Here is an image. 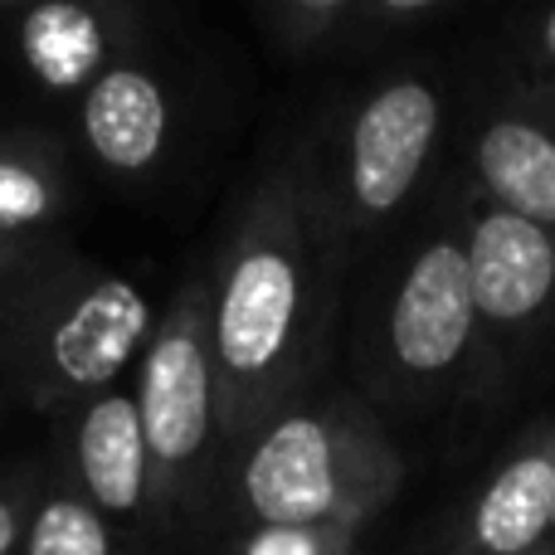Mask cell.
<instances>
[{"label":"cell","instance_id":"cell-1","mask_svg":"<svg viewBox=\"0 0 555 555\" xmlns=\"http://www.w3.org/2000/svg\"><path fill=\"white\" fill-rule=\"evenodd\" d=\"M351 234L307 162L278 166L249 195L210 283V356L220 434H259L307 395L336 322Z\"/></svg>","mask_w":555,"mask_h":555},{"label":"cell","instance_id":"cell-2","mask_svg":"<svg viewBox=\"0 0 555 555\" xmlns=\"http://www.w3.org/2000/svg\"><path fill=\"white\" fill-rule=\"evenodd\" d=\"M404 488V453L361 395H297L254 434L240 498L254 527H371Z\"/></svg>","mask_w":555,"mask_h":555},{"label":"cell","instance_id":"cell-3","mask_svg":"<svg viewBox=\"0 0 555 555\" xmlns=\"http://www.w3.org/2000/svg\"><path fill=\"white\" fill-rule=\"evenodd\" d=\"M478 312L468 293L463 224H443L410 259L395 263L371 322L361 326V375L371 395L395 404L439 400L478 351Z\"/></svg>","mask_w":555,"mask_h":555},{"label":"cell","instance_id":"cell-4","mask_svg":"<svg viewBox=\"0 0 555 555\" xmlns=\"http://www.w3.org/2000/svg\"><path fill=\"white\" fill-rule=\"evenodd\" d=\"M449 98L424 68H395L371 83L341 122L326 195L346 234H365L404 210L434 162Z\"/></svg>","mask_w":555,"mask_h":555},{"label":"cell","instance_id":"cell-5","mask_svg":"<svg viewBox=\"0 0 555 555\" xmlns=\"http://www.w3.org/2000/svg\"><path fill=\"white\" fill-rule=\"evenodd\" d=\"M137 414L152 459V502L171 507L201 473L205 449L220 434V395H215L210 356V283L195 278L171 297L137 375Z\"/></svg>","mask_w":555,"mask_h":555},{"label":"cell","instance_id":"cell-6","mask_svg":"<svg viewBox=\"0 0 555 555\" xmlns=\"http://www.w3.org/2000/svg\"><path fill=\"white\" fill-rule=\"evenodd\" d=\"M463 259L478 312V336L517 341L555 297V230L478 201L463 215Z\"/></svg>","mask_w":555,"mask_h":555},{"label":"cell","instance_id":"cell-7","mask_svg":"<svg viewBox=\"0 0 555 555\" xmlns=\"http://www.w3.org/2000/svg\"><path fill=\"white\" fill-rule=\"evenodd\" d=\"M468 166L488 205L555 230V78H531L492 107Z\"/></svg>","mask_w":555,"mask_h":555},{"label":"cell","instance_id":"cell-8","mask_svg":"<svg viewBox=\"0 0 555 555\" xmlns=\"http://www.w3.org/2000/svg\"><path fill=\"white\" fill-rule=\"evenodd\" d=\"M152 336V302L132 278H98L49 326L44 361L68 395L107 390Z\"/></svg>","mask_w":555,"mask_h":555},{"label":"cell","instance_id":"cell-9","mask_svg":"<svg viewBox=\"0 0 555 555\" xmlns=\"http://www.w3.org/2000/svg\"><path fill=\"white\" fill-rule=\"evenodd\" d=\"M555 429H537L498 463L463 517L459 555H527L551 541Z\"/></svg>","mask_w":555,"mask_h":555},{"label":"cell","instance_id":"cell-10","mask_svg":"<svg viewBox=\"0 0 555 555\" xmlns=\"http://www.w3.org/2000/svg\"><path fill=\"white\" fill-rule=\"evenodd\" d=\"M78 478L103 517H137L152 498V459L137 400L122 390L98 395L78 420Z\"/></svg>","mask_w":555,"mask_h":555},{"label":"cell","instance_id":"cell-11","mask_svg":"<svg viewBox=\"0 0 555 555\" xmlns=\"http://www.w3.org/2000/svg\"><path fill=\"white\" fill-rule=\"evenodd\" d=\"M171 107L146 68H103L83 98V137L107 171L137 176L162 162Z\"/></svg>","mask_w":555,"mask_h":555},{"label":"cell","instance_id":"cell-12","mask_svg":"<svg viewBox=\"0 0 555 555\" xmlns=\"http://www.w3.org/2000/svg\"><path fill=\"white\" fill-rule=\"evenodd\" d=\"M20 54L39 83L68 93V88L103 74L107 29L88 5L49 0V5L25 10V20H20Z\"/></svg>","mask_w":555,"mask_h":555},{"label":"cell","instance_id":"cell-13","mask_svg":"<svg viewBox=\"0 0 555 555\" xmlns=\"http://www.w3.org/2000/svg\"><path fill=\"white\" fill-rule=\"evenodd\" d=\"M25 555H113L107 517L88 498H49L25 531Z\"/></svg>","mask_w":555,"mask_h":555},{"label":"cell","instance_id":"cell-14","mask_svg":"<svg viewBox=\"0 0 555 555\" xmlns=\"http://www.w3.org/2000/svg\"><path fill=\"white\" fill-rule=\"evenodd\" d=\"M356 10L361 0H283L263 20L287 54H312L336 39H356Z\"/></svg>","mask_w":555,"mask_h":555},{"label":"cell","instance_id":"cell-15","mask_svg":"<svg viewBox=\"0 0 555 555\" xmlns=\"http://www.w3.org/2000/svg\"><path fill=\"white\" fill-rule=\"evenodd\" d=\"M54 205H59V185L44 166L0 156V234L35 230V224H44L54 215Z\"/></svg>","mask_w":555,"mask_h":555},{"label":"cell","instance_id":"cell-16","mask_svg":"<svg viewBox=\"0 0 555 555\" xmlns=\"http://www.w3.org/2000/svg\"><path fill=\"white\" fill-rule=\"evenodd\" d=\"M365 527L322 521V527H254L240 555H351Z\"/></svg>","mask_w":555,"mask_h":555},{"label":"cell","instance_id":"cell-17","mask_svg":"<svg viewBox=\"0 0 555 555\" xmlns=\"http://www.w3.org/2000/svg\"><path fill=\"white\" fill-rule=\"evenodd\" d=\"M449 15V0H361L356 10V35H400V29L429 25V20Z\"/></svg>","mask_w":555,"mask_h":555},{"label":"cell","instance_id":"cell-18","mask_svg":"<svg viewBox=\"0 0 555 555\" xmlns=\"http://www.w3.org/2000/svg\"><path fill=\"white\" fill-rule=\"evenodd\" d=\"M521 44H527V54L537 59L541 78H555V5L527 20V35H521Z\"/></svg>","mask_w":555,"mask_h":555},{"label":"cell","instance_id":"cell-19","mask_svg":"<svg viewBox=\"0 0 555 555\" xmlns=\"http://www.w3.org/2000/svg\"><path fill=\"white\" fill-rule=\"evenodd\" d=\"M20 546V507L10 498H0V555Z\"/></svg>","mask_w":555,"mask_h":555},{"label":"cell","instance_id":"cell-20","mask_svg":"<svg viewBox=\"0 0 555 555\" xmlns=\"http://www.w3.org/2000/svg\"><path fill=\"white\" fill-rule=\"evenodd\" d=\"M527 555H555V546H551V541H546V546H537V551H527Z\"/></svg>","mask_w":555,"mask_h":555},{"label":"cell","instance_id":"cell-21","mask_svg":"<svg viewBox=\"0 0 555 555\" xmlns=\"http://www.w3.org/2000/svg\"><path fill=\"white\" fill-rule=\"evenodd\" d=\"M551 537H555V521H551Z\"/></svg>","mask_w":555,"mask_h":555}]
</instances>
